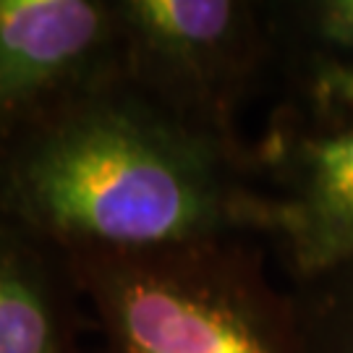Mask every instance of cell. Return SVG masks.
<instances>
[{
    "label": "cell",
    "mask_w": 353,
    "mask_h": 353,
    "mask_svg": "<svg viewBox=\"0 0 353 353\" xmlns=\"http://www.w3.org/2000/svg\"><path fill=\"white\" fill-rule=\"evenodd\" d=\"M0 220L63 256L262 236L249 147L165 113L126 81L0 150Z\"/></svg>",
    "instance_id": "6da1fadb"
},
{
    "label": "cell",
    "mask_w": 353,
    "mask_h": 353,
    "mask_svg": "<svg viewBox=\"0 0 353 353\" xmlns=\"http://www.w3.org/2000/svg\"><path fill=\"white\" fill-rule=\"evenodd\" d=\"M65 259L108 353H296L288 296L249 236Z\"/></svg>",
    "instance_id": "7a4b0ae2"
},
{
    "label": "cell",
    "mask_w": 353,
    "mask_h": 353,
    "mask_svg": "<svg viewBox=\"0 0 353 353\" xmlns=\"http://www.w3.org/2000/svg\"><path fill=\"white\" fill-rule=\"evenodd\" d=\"M123 81L165 113L230 147L243 102L272 71L265 3L115 0Z\"/></svg>",
    "instance_id": "3957f363"
},
{
    "label": "cell",
    "mask_w": 353,
    "mask_h": 353,
    "mask_svg": "<svg viewBox=\"0 0 353 353\" xmlns=\"http://www.w3.org/2000/svg\"><path fill=\"white\" fill-rule=\"evenodd\" d=\"M265 183L262 236L280 243L290 280L353 259V110H312L283 100L252 144Z\"/></svg>",
    "instance_id": "277c9868"
},
{
    "label": "cell",
    "mask_w": 353,
    "mask_h": 353,
    "mask_svg": "<svg viewBox=\"0 0 353 353\" xmlns=\"http://www.w3.org/2000/svg\"><path fill=\"white\" fill-rule=\"evenodd\" d=\"M118 81L115 0H0V150Z\"/></svg>",
    "instance_id": "5b68a950"
},
{
    "label": "cell",
    "mask_w": 353,
    "mask_h": 353,
    "mask_svg": "<svg viewBox=\"0 0 353 353\" xmlns=\"http://www.w3.org/2000/svg\"><path fill=\"white\" fill-rule=\"evenodd\" d=\"M79 301L63 254L0 220V353H79Z\"/></svg>",
    "instance_id": "8992f818"
},
{
    "label": "cell",
    "mask_w": 353,
    "mask_h": 353,
    "mask_svg": "<svg viewBox=\"0 0 353 353\" xmlns=\"http://www.w3.org/2000/svg\"><path fill=\"white\" fill-rule=\"evenodd\" d=\"M265 19L283 100L353 110V0H272Z\"/></svg>",
    "instance_id": "52a82bcc"
},
{
    "label": "cell",
    "mask_w": 353,
    "mask_h": 353,
    "mask_svg": "<svg viewBox=\"0 0 353 353\" xmlns=\"http://www.w3.org/2000/svg\"><path fill=\"white\" fill-rule=\"evenodd\" d=\"M296 353H353V259L285 290Z\"/></svg>",
    "instance_id": "ba28073f"
}]
</instances>
